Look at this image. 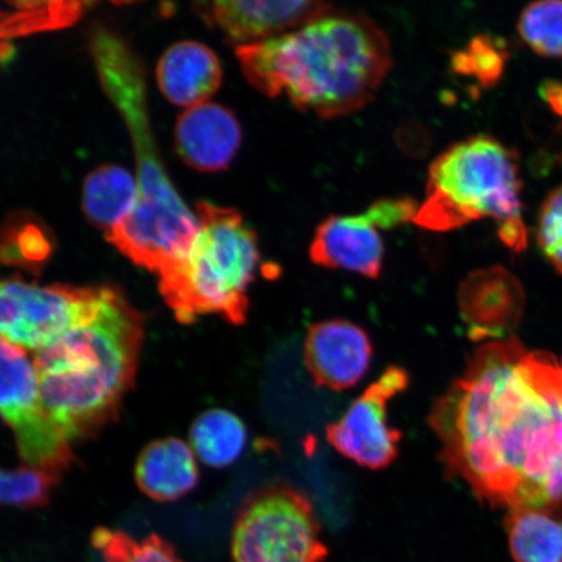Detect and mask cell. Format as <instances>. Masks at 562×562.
I'll use <instances>...</instances> for the list:
<instances>
[{"instance_id": "ba28073f", "label": "cell", "mask_w": 562, "mask_h": 562, "mask_svg": "<svg viewBox=\"0 0 562 562\" xmlns=\"http://www.w3.org/2000/svg\"><path fill=\"white\" fill-rule=\"evenodd\" d=\"M115 290L109 286L40 285L21 278L0 288L2 340L38 353L59 337L94 319Z\"/></svg>"}, {"instance_id": "9a60e30c", "label": "cell", "mask_w": 562, "mask_h": 562, "mask_svg": "<svg viewBox=\"0 0 562 562\" xmlns=\"http://www.w3.org/2000/svg\"><path fill=\"white\" fill-rule=\"evenodd\" d=\"M176 149L188 166L203 172L224 170L241 144V128L232 112L215 103L188 109L175 132Z\"/></svg>"}, {"instance_id": "9c48e42d", "label": "cell", "mask_w": 562, "mask_h": 562, "mask_svg": "<svg viewBox=\"0 0 562 562\" xmlns=\"http://www.w3.org/2000/svg\"><path fill=\"white\" fill-rule=\"evenodd\" d=\"M0 409L15 435L25 465L59 477L74 460L70 442L42 398L37 371L27 351L2 340Z\"/></svg>"}, {"instance_id": "4fadbf2b", "label": "cell", "mask_w": 562, "mask_h": 562, "mask_svg": "<svg viewBox=\"0 0 562 562\" xmlns=\"http://www.w3.org/2000/svg\"><path fill=\"white\" fill-rule=\"evenodd\" d=\"M371 357L370 337L355 323L331 319L308 328L304 360L318 386L333 391L351 389L368 374Z\"/></svg>"}, {"instance_id": "ac0fdd59", "label": "cell", "mask_w": 562, "mask_h": 562, "mask_svg": "<svg viewBox=\"0 0 562 562\" xmlns=\"http://www.w3.org/2000/svg\"><path fill=\"white\" fill-rule=\"evenodd\" d=\"M137 199V180L119 166L97 168L83 184V211L105 235L128 220Z\"/></svg>"}, {"instance_id": "277c9868", "label": "cell", "mask_w": 562, "mask_h": 562, "mask_svg": "<svg viewBox=\"0 0 562 562\" xmlns=\"http://www.w3.org/2000/svg\"><path fill=\"white\" fill-rule=\"evenodd\" d=\"M143 339V316L115 291L94 319L34 355L42 398L70 445L116 416Z\"/></svg>"}, {"instance_id": "30bf717a", "label": "cell", "mask_w": 562, "mask_h": 562, "mask_svg": "<svg viewBox=\"0 0 562 562\" xmlns=\"http://www.w3.org/2000/svg\"><path fill=\"white\" fill-rule=\"evenodd\" d=\"M409 375L398 367L386 369L355 400L344 416L327 426L329 445L346 459L371 470L389 468L397 459L403 435L389 424L391 400L406 390Z\"/></svg>"}, {"instance_id": "603a6c76", "label": "cell", "mask_w": 562, "mask_h": 562, "mask_svg": "<svg viewBox=\"0 0 562 562\" xmlns=\"http://www.w3.org/2000/svg\"><path fill=\"white\" fill-rule=\"evenodd\" d=\"M508 59V50L501 41L481 34L452 55L451 67L457 75L473 77L482 88L490 89L502 80Z\"/></svg>"}, {"instance_id": "5bb4252c", "label": "cell", "mask_w": 562, "mask_h": 562, "mask_svg": "<svg viewBox=\"0 0 562 562\" xmlns=\"http://www.w3.org/2000/svg\"><path fill=\"white\" fill-rule=\"evenodd\" d=\"M308 252L315 265L370 279H376L383 269V238L363 214L326 217L316 228Z\"/></svg>"}, {"instance_id": "4316f807", "label": "cell", "mask_w": 562, "mask_h": 562, "mask_svg": "<svg viewBox=\"0 0 562 562\" xmlns=\"http://www.w3.org/2000/svg\"><path fill=\"white\" fill-rule=\"evenodd\" d=\"M419 205L411 196L379 200L363 213L378 229H393L416 220Z\"/></svg>"}, {"instance_id": "83f0119b", "label": "cell", "mask_w": 562, "mask_h": 562, "mask_svg": "<svg viewBox=\"0 0 562 562\" xmlns=\"http://www.w3.org/2000/svg\"><path fill=\"white\" fill-rule=\"evenodd\" d=\"M540 95L550 104V108L558 116L562 117V82L547 81L540 87Z\"/></svg>"}, {"instance_id": "6da1fadb", "label": "cell", "mask_w": 562, "mask_h": 562, "mask_svg": "<svg viewBox=\"0 0 562 562\" xmlns=\"http://www.w3.org/2000/svg\"><path fill=\"white\" fill-rule=\"evenodd\" d=\"M451 477L508 512L562 509V368L515 336L476 348L428 417Z\"/></svg>"}, {"instance_id": "7a4b0ae2", "label": "cell", "mask_w": 562, "mask_h": 562, "mask_svg": "<svg viewBox=\"0 0 562 562\" xmlns=\"http://www.w3.org/2000/svg\"><path fill=\"white\" fill-rule=\"evenodd\" d=\"M243 72L269 97L284 94L322 119L355 114L374 100L392 67L374 21L334 11L297 31L237 47Z\"/></svg>"}, {"instance_id": "3957f363", "label": "cell", "mask_w": 562, "mask_h": 562, "mask_svg": "<svg viewBox=\"0 0 562 562\" xmlns=\"http://www.w3.org/2000/svg\"><path fill=\"white\" fill-rule=\"evenodd\" d=\"M89 47L104 93L124 119L137 161V205L105 237L132 262L159 273L184 255L199 231V220L161 165L137 55L121 35L103 26L90 33Z\"/></svg>"}, {"instance_id": "ffe728a7", "label": "cell", "mask_w": 562, "mask_h": 562, "mask_svg": "<svg viewBox=\"0 0 562 562\" xmlns=\"http://www.w3.org/2000/svg\"><path fill=\"white\" fill-rule=\"evenodd\" d=\"M248 434L236 414L224 409L207 411L191 428L195 457L211 468H226L241 456Z\"/></svg>"}, {"instance_id": "5b68a950", "label": "cell", "mask_w": 562, "mask_h": 562, "mask_svg": "<svg viewBox=\"0 0 562 562\" xmlns=\"http://www.w3.org/2000/svg\"><path fill=\"white\" fill-rule=\"evenodd\" d=\"M196 220L199 231L184 255L159 271V290L182 323L203 314L244 323L259 263L255 231L236 210L206 201L196 205Z\"/></svg>"}, {"instance_id": "8fae6325", "label": "cell", "mask_w": 562, "mask_h": 562, "mask_svg": "<svg viewBox=\"0 0 562 562\" xmlns=\"http://www.w3.org/2000/svg\"><path fill=\"white\" fill-rule=\"evenodd\" d=\"M459 307L470 339H508L521 323L526 294L521 281L503 266L475 270L459 286Z\"/></svg>"}, {"instance_id": "8992f818", "label": "cell", "mask_w": 562, "mask_h": 562, "mask_svg": "<svg viewBox=\"0 0 562 562\" xmlns=\"http://www.w3.org/2000/svg\"><path fill=\"white\" fill-rule=\"evenodd\" d=\"M521 192L517 153L491 136L470 137L432 161L414 223L445 232L483 217L498 227L524 222Z\"/></svg>"}, {"instance_id": "e0dca14e", "label": "cell", "mask_w": 562, "mask_h": 562, "mask_svg": "<svg viewBox=\"0 0 562 562\" xmlns=\"http://www.w3.org/2000/svg\"><path fill=\"white\" fill-rule=\"evenodd\" d=\"M136 481L144 494L154 501H178L199 482L192 447L176 438L151 442L138 457Z\"/></svg>"}, {"instance_id": "44dd1931", "label": "cell", "mask_w": 562, "mask_h": 562, "mask_svg": "<svg viewBox=\"0 0 562 562\" xmlns=\"http://www.w3.org/2000/svg\"><path fill=\"white\" fill-rule=\"evenodd\" d=\"M518 33L533 53L562 58V0H540L527 5Z\"/></svg>"}, {"instance_id": "484cf974", "label": "cell", "mask_w": 562, "mask_h": 562, "mask_svg": "<svg viewBox=\"0 0 562 562\" xmlns=\"http://www.w3.org/2000/svg\"><path fill=\"white\" fill-rule=\"evenodd\" d=\"M537 240L548 261L562 276V187L554 189L540 209Z\"/></svg>"}, {"instance_id": "d4e9b609", "label": "cell", "mask_w": 562, "mask_h": 562, "mask_svg": "<svg viewBox=\"0 0 562 562\" xmlns=\"http://www.w3.org/2000/svg\"><path fill=\"white\" fill-rule=\"evenodd\" d=\"M59 477L33 467L4 470L0 480L2 503L20 508L42 507Z\"/></svg>"}, {"instance_id": "7402d4cb", "label": "cell", "mask_w": 562, "mask_h": 562, "mask_svg": "<svg viewBox=\"0 0 562 562\" xmlns=\"http://www.w3.org/2000/svg\"><path fill=\"white\" fill-rule=\"evenodd\" d=\"M93 546L105 562H182L172 546L158 536L137 540L103 527L93 532Z\"/></svg>"}, {"instance_id": "7c38bea8", "label": "cell", "mask_w": 562, "mask_h": 562, "mask_svg": "<svg viewBox=\"0 0 562 562\" xmlns=\"http://www.w3.org/2000/svg\"><path fill=\"white\" fill-rule=\"evenodd\" d=\"M195 10L209 25L221 30L231 41L249 45L312 23L334 12V7L323 2L220 0L196 3Z\"/></svg>"}, {"instance_id": "52a82bcc", "label": "cell", "mask_w": 562, "mask_h": 562, "mask_svg": "<svg viewBox=\"0 0 562 562\" xmlns=\"http://www.w3.org/2000/svg\"><path fill=\"white\" fill-rule=\"evenodd\" d=\"M235 562H323L328 548L313 505L302 492L278 484L258 491L238 515Z\"/></svg>"}, {"instance_id": "2e32d148", "label": "cell", "mask_w": 562, "mask_h": 562, "mask_svg": "<svg viewBox=\"0 0 562 562\" xmlns=\"http://www.w3.org/2000/svg\"><path fill=\"white\" fill-rule=\"evenodd\" d=\"M157 77L168 101L192 109L206 103L221 87L222 67L209 47L186 41L168 48L161 56Z\"/></svg>"}, {"instance_id": "d6986e66", "label": "cell", "mask_w": 562, "mask_h": 562, "mask_svg": "<svg viewBox=\"0 0 562 562\" xmlns=\"http://www.w3.org/2000/svg\"><path fill=\"white\" fill-rule=\"evenodd\" d=\"M505 529L516 562H562V519L536 509L508 512Z\"/></svg>"}, {"instance_id": "cb8c5ba5", "label": "cell", "mask_w": 562, "mask_h": 562, "mask_svg": "<svg viewBox=\"0 0 562 562\" xmlns=\"http://www.w3.org/2000/svg\"><path fill=\"white\" fill-rule=\"evenodd\" d=\"M16 10L3 20V37L67 26L82 16L87 3L34 2L15 3Z\"/></svg>"}]
</instances>
